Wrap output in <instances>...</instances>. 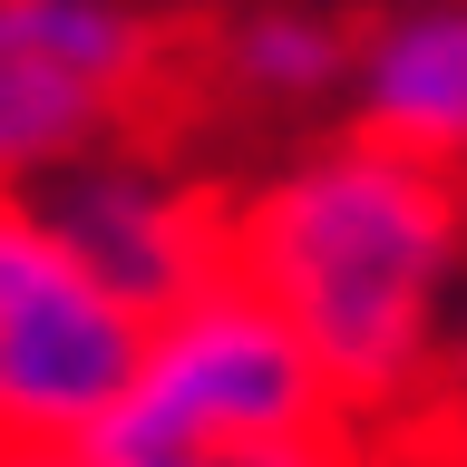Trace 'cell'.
I'll return each mask as SVG.
<instances>
[{
	"label": "cell",
	"instance_id": "cell-1",
	"mask_svg": "<svg viewBox=\"0 0 467 467\" xmlns=\"http://www.w3.org/2000/svg\"><path fill=\"white\" fill-rule=\"evenodd\" d=\"M224 263L302 331L350 429H429V379L467 292V175L360 127L283 137L234 175Z\"/></svg>",
	"mask_w": 467,
	"mask_h": 467
},
{
	"label": "cell",
	"instance_id": "cell-2",
	"mask_svg": "<svg viewBox=\"0 0 467 467\" xmlns=\"http://www.w3.org/2000/svg\"><path fill=\"white\" fill-rule=\"evenodd\" d=\"M185 0H0V195H49L98 146L185 108Z\"/></svg>",
	"mask_w": 467,
	"mask_h": 467
},
{
	"label": "cell",
	"instance_id": "cell-3",
	"mask_svg": "<svg viewBox=\"0 0 467 467\" xmlns=\"http://www.w3.org/2000/svg\"><path fill=\"white\" fill-rule=\"evenodd\" d=\"M321 429H350L321 360L224 263L204 292H185L175 312L146 321L137 379H127L117 419L88 448H204V458H234V448L321 438Z\"/></svg>",
	"mask_w": 467,
	"mask_h": 467
},
{
	"label": "cell",
	"instance_id": "cell-4",
	"mask_svg": "<svg viewBox=\"0 0 467 467\" xmlns=\"http://www.w3.org/2000/svg\"><path fill=\"white\" fill-rule=\"evenodd\" d=\"M146 321L88 273L39 195H0V438L88 448L137 379Z\"/></svg>",
	"mask_w": 467,
	"mask_h": 467
},
{
	"label": "cell",
	"instance_id": "cell-5",
	"mask_svg": "<svg viewBox=\"0 0 467 467\" xmlns=\"http://www.w3.org/2000/svg\"><path fill=\"white\" fill-rule=\"evenodd\" d=\"M224 204H234V185H214L166 127H137V137L78 156L39 195V214L127 312L156 321L224 273Z\"/></svg>",
	"mask_w": 467,
	"mask_h": 467
},
{
	"label": "cell",
	"instance_id": "cell-6",
	"mask_svg": "<svg viewBox=\"0 0 467 467\" xmlns=\"http://www.w3.org/2000/svg\"><path fill=\"white\" fill-rule=\"evenodd\" d=\"M350 29H360V10H341V0H195L185 98L273 146L341 127Z\"/></svg>",
	"mask_w": 467,
	"mask_h": 467
},
{
	"label": "cell",
	"instance_id": "cell-7",
	"mask_svg": "<svg viewBox=\"0 0 467 467\" xmlns=\"http://www.w3.org/2000/svg\"><path fill=\"white\" fill-rule=\"evenodd\" d=\"M341 117L400 156L467 175V0H360Z\"/></svg>",
	"mask_w": 467,
	"mask_h": 467
},
{
	"label": "cell",
	"instance_id": "cell-8",
	"mask_svg": "<svg viewBox=\"0 0 467 467\" xmlns=\"http://www.w3.org/2000/svg\"><path fill=\"white\" fill-rule=\"evenodd\" d=\"M438 429H467V292L448 312V341H438V379H429V438Z\"/></svg>",
	"mask_w": 467,
	"mask_h": 467
},
{
	"label": "cell",
	"instance_id": "cell-9",
	"mask_svg": "<svg viewBox=\"0 0 467 467\" xmlns=\"http://www.w3.org/2000/svg\"><path fill=\"white\" fill-rule=\"evenodd\" d=\"M98 467H224V458H204V448H88Z\"/></svg>",
	"mask_w": 467,
	"mask_h": 467
},
{
	"label": "cell",
	"instance_id": "cell-10",
	"mask_svg": "<svg viewBox=\"0 0 467 467\" xmlns=\"http://www.w3.org/2000/svg\"><path fill=\"white\" fill-rule=\"evenodd\" d=\"M0 467H98L88 448H29V438H0Z\"/></svg>",
	"mask_w": 467,
	"mask_h": 467
},
{
	"label": "cell",
	"instance_id": "cell-11",
	"mask_svg": "<svg viewBox=\"0 0 467 467\" xmlns=\"http://www.w3.org/2000/svg\"><path fill=\"white\" fill-rule=\"evenodd\" d=\"M429 448H438V467H467V429H438Z\"/></svg>",
	"mask_w": 467,
	"mask_h": 467
},
{
	"label": "cell",
	"instance_id": "cell-12",
	"mask_svg": "<svg viewBox=\"0 0 467 467\" xmlns=\"http://www.w3.org/2000/svg\"><path fill=\"white\" fill-rule=\"evenodd\" d=\"M185 10H195V0H185Z\"/></svg>",
	"mask_w": 467,
	"mask_h": 467
}]
</instances>
